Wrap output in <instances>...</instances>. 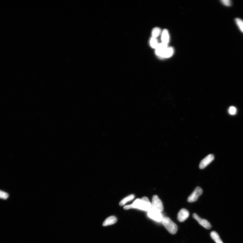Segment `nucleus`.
<instances>
[{"mask_svg": "<svg viewBox=\"0 0 243 243\" xmlns=\"http://www.w3.org/2000/svg\"><path fill=\"white\" fill-rule=\"evenodd\" d=\"M161 32L160 29L158 27H156L153 30L152 32V35L153 37L156 38L160 34Z\"/></svg>", "mask_w": 243, "mask_h": 243, "instance_id": "f3484780", "label": "nucleus"}, {"mask_svg": "<svg viewBox=\"0 0 243 243\" xmlns=\"http://www.w3.org/2000/svg\"><path fill=\"white\" fill-rule=\"evenodd\" d=\"M214 155L210 154L208 155L200 162L199 168L201 169H204L214 160Z\"/></svg>", "mask_w": 243, "mask_h": 243, "instance_id": "0eeeda50", "label": "nucleus"}, {"mask_svg": "<svg viewBox=\"0 0 243 243\" xmlns=\"http://www.w3.org/2000/svg\"><path fill=\"white\" fill-rule=\"evenodd\" d=\"M168 48V44L163 43L159 44L156 48V53L157 55L161 57L166 49Z\"/></svg>", "mask_w": 243, "mask_h": 243, "instance_id": "1a4fd4ad", "label": "nucleus"}, {"mask_svg": "<svg viewBox=\"0 0 243 243\" xmlns=\"http://www.w3.org/2000/svg\"><path fill=\"white\" fill-rule=\"evenodd\" d=\"M210 236L211 238L216 243H224L220 238L217 233L214 231L211 232Z\"/></svg>", "mask_w": 243, "mask_h": 243, "instance_id": "ddd939ff", "label": "nucleus"}, {"mask_svg": "<svg viewBox=\"0 0 243 243\" xmlns=\"http://www.w3.org/2000/svg\"><path fill=\"white\" fill-rule=\"evenodd\" d=\"M134 198L135 196L133 194L129 196L122 200L120 202L119 205L120 206H123L125 205L127 202L131 201Z\"/></svg>", "mask_w": 243, "mask_h": 243, "instance_id": "4468645a", "label": "nucleus"}, {"mask_svg": "<svg viewBox=\"0 0 243 243\" xmlns=\"http://www.w3.org/2000/svg\"><path fill=\"white\" fill-rule=\"evenodd\" d=\"M203 190L200 187H197L193 192L188 197L187 201L188 202L192 203L196 202L198 199L199 197L203 193Z\"/></svg>", "mask_w": 243, "mask_h": 243, "instance_id": "39448f33", "label": "nucleus"}, {"mask_svg": "<svg viewBox=\"0 0 243 243\" xmlns=\"http://www.w3.org/2000/svg\"><path fill=\"white\" fill-rule=\"evenodd\" d=\"M162 221L163 225L170 234L174 235L177 233L178 230L177 225L169 218L167 217H163Z\"/></svg>", "mask_w": 243, "mask_h": 243, "instance_id": "f03ea898", "label": "nucleus"}, {"mask_svg": "<svg viewBox=\"0 0 243 243\" xmlns=\"http://www.w3.org/2000/svg\"><path fill=\"white\" fill-rule=\"evenodd\" d=\"M133 208H137L149 211L152 208L151 203L147 197L137 199L132 204Z\"/></svg>", "mask_w": 243, "mask_h": 243, "instance_id": "f257e3e1", "label": "nucleus"}, {"mask_svg": "<svg viewBox=\"0 0 243 243\" xmlns=\"http://www.w3.org/2000/svg\"><path fill=\"white\" fill-rule=\"evenodd\" d=\"M150 44L152 48L156 49L159 44L156 38L152 37L150 40Z\"/></svg>", "mask_w": 243, "mask_h": 243, "instance_id": "2eb2a0df", "label": "nucleus"}, {"mask_svg": "<svg viewBox=\"0 0 243 243\" xmlns=\"http://www.w3.org/2000/svg\"><path fill=\"white\" fill-rule=\"evenodd\" d=\"M9 194L4 191L0 190V198L6 200L8 198Z\"/></svg>", "mask_w": 243, "mask_h": 243, "instance_id": "a211bd4d", "label": "nucleus"}, {"mask_svg": "<svg viewBox=\"0 0 243 243\" xmlns=\"http://www.w3.org/2000/svg\"><path fill=\"white\" fill-rule=\"evenodd\" d=\"M236 108L234 106H231L228 110L229 114L232 115H235L236 114Z\"/></svg>", "mask_w": 243, "mask_h": 243, "instance_id": "6ab92c4d", "label": "nucleus"}, {"mask_svg": "<svg viewBox=\"0 0 243 243\" xmlns=\"http://www.w3.org/2000/svg\"><path fill=\"white\" fill-rule=\"evenodd\" d=\"M152 208L160 212L163 210V206L162 202L157 195H154L152 198Z\"/></svg>", "mask_w": 243, "mask_h": 243, "instance_id": "7ed1b4c3", "label": "nucleus"}, {"mask_svg": "<svg viewBox=\"0 0 243 243\" xmlns=\"http://www.w3.org/2000/svg\"><path fill=\"white\" fill-rule=\"evenodd\" d=\"M174 50L172 47H168L165 50L160 57L162 58H168L172 56Z\"/></svg>", "mask_w": 243, "mask_h": 243, "instance_id": "f8f14e48", "label": "nucleus"}, {"mask_svg": "<svg viewBox=\"0 0 243 243\" xmlns=\"http://www.w3.org/2000/svg\"><path fill=\"white\" fill-rule=\"evenodd\" d=\"M117 218L114 216H112L106 218L103 224L104 226H108L113 224L117 222Z\"/></svg>", "mask_w": 243, "mask_h": 243, "instance_id": "9d476101", "label": "nucleus"}, {"mask_svg": "<svg viewBox=\"0 0 243 243\" xmlns=\"http://www.w3.org/2000/svg\"><path fill=\"white\" fill-rule=\"evenodd\" d=\"M193 218L196 220L199 223L207 229H210L211 228V225L210 223L207 220L200 217L196 213L193 214Z\"/></svg>", "mask_w": 243, "mask_h": 243, "instance_id": "423d86ee", "label": "nucleus"}, {"mask_svg": "<svg viewBox=\"0 0 243 243\" xmlns=\"http://www.w3.org/2000/svg\"><path fill=\"white\" fill-rule=\"evenodd\" d=\"M221 1L222 3L225 5L230 6L231 5V2L230 0H222Z\"/></svg>", "mask_w": 243, "mask_h": 243, "instance_id": "aec40b11", "label": "nucleus"}, {"mask_svg": "<svg viewBox=\"0 0 243 243\" xmlns=\"http://www.w3.org/2000/svg\"><path fill=\"white\" fill-rule=\"evenodd\" d=\"M132 208H133L132 204L126 206L124 208L125 210H128Z\"/></svg>", "mask_w": 243, "mask_h": 243, "instance_id": "412c9836", "label": "nucleus"}, {"mask_svg": "<svg viewBox=\"0 0 243 243\" xmlns=\"http://www.w3.org/2000/svg\"><path fill=\"white\" fill-rule=\"evenodd\" d=\"M148 215L149 217L152 219L158 222L162 221L163 216L161 212L153 208H151L148 211Z\"/></svg>", "mask_w": 243, "mask_h": 243, "instance_id": "20e7f679", "label": "nucleus"}, {"mask_svg": "<svg viewBox=\"0 0 243 243\" xmlns=\"http://www.w3.org/2000/svg\"><path fill=\"white\" fill-rule=\"evenodd\" d=\"M162 40L163 43L168 44L169 41V35L168 30L164 29L162 33Z\"/></svg>", "mask_w": 243, "mask_h": 243, "instance_id": "9b49d317", "label": "nucleus"}, {"mask_svg": "<svg viewBox=\"0 0 243 243\" xmlns=\"http://www.w3.org/2000/svg\"><path fill=\"white\" fill-rule=\"evenodd\" d=\"M189 212L187 209L184 208L182 209L178 213V220L180 222H182L187 219L189 217Z\"/></svg>", "mask_w": 243, "mask_h": 243, "instance_id": "6e6552de", "label": "nucleus"}, {"mask_svg": "<svg viewBox=\"0 0 243 243\" xmlns=\"http://www.w3.org/2000/svg\"><path fill=\"white\" fill-rule=\"evenodd\" d=\"M235 21L239 29L243 33V20L240 18H236L235 19Z\"/></svg>", "mask_w": 243, "mask_h": 243, "instance_id": "dca6fc26", "label": "nucleus"}]
</instances>
